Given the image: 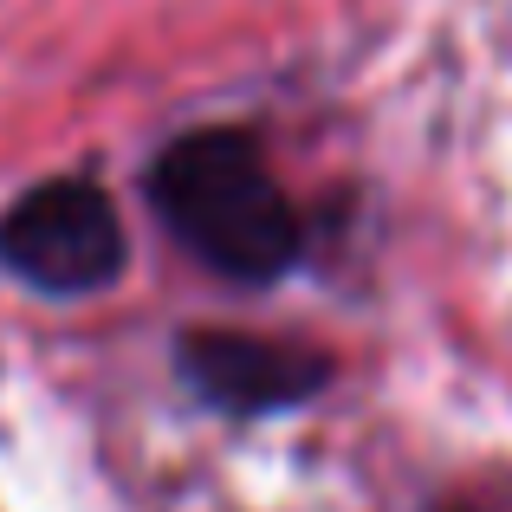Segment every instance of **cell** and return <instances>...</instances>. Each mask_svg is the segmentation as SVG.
I'll list each match as a JSON object with an SVG mask.
<instances>
[{"label":"cell","mask_w":512,"mask_h":512,"mask_svg":"<svg viewBox=\"0 0 512 512\" xmlns=\"http://www.w3.org/2000/svg\"><path fill=\"white\" fill-rule=\"evenodd\" d=\"M156 221L188 260L234 286H273L299 266V208L240 130H188L143 175Z\"/></svg>","instance_id":"1"},{"label":"cell","mask_w":512,"mask_h":512,"mask_svg":"<svg viewBox=\"0 0 512 512\" xmlns=\"http://www.w3.org/2000/svg\"><path fill=\"white\" fill-rule=\"evenodd\" d=\"M124 214L85 175H52L0 214V273L46 299H85L124 273Z\"/></svg>","instance_id":"2"},{"label":"cell","mask_w":512,"mask_h":512,"mask_svg":"<svg viewBox=\"0 0 512 512\" xmlns=\"http://www.w3.org/2000/svg\"><path fill=\"white\" fill-rule=\"evenodd\" d=\"M448 512H467V506H448Z\"/></svg>","instance_id":"4"},{"label":"cell","mask_w":512,"mask_h":512,"mask_svg":"<svg viewBox=\"0 0 512 512\" xmlns=\"http://www.w3.org/2000/svg\"><path fill=\"white\" fill-rule=\"evenodd\" d=\"M175 376L188 396H201L221 415H279L331 383V357L253 338V331H182Z\"/></svg>","instance_id":"3"}]
</instances>
